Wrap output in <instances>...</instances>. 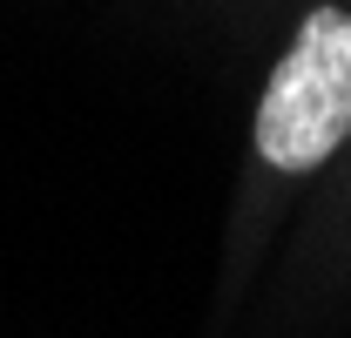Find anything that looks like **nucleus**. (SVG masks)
<instances>
[{
  "label": "nucleus",
  "mask_w": 351,
  "mask_h": 338,
  "mask_svg": "<svg viewBox=\"0 0 351 338\" xmlns=\"http://www.w3.org/2000/svg\"><path fill=\"white\" fill-rule=\"evenodd\" d=\"M351 135V14L317 7L304 14L291 54L270 68L257 102V149L270 169L298 176L317 169Z\"/></svg>",
  "instance_id": "f257e3e1"
}]
</instances>
